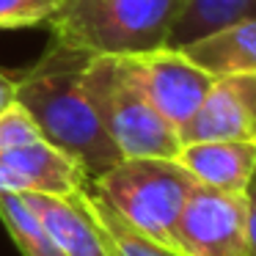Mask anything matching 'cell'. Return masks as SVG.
<instances>
[{
	"label": "cell",
	"instance_id": "cell-1",
	"mask_svg": "<svg viewBox=\"0 0 256 256\" xmlns=\"http://www.w3.org/2000/svg\"><path fill=\"white\" fill-rule=\"evenodd\" d=\"M91 56L50 42L44 56L17 78V102L39 124L42 138L83 166L91 179L124 160L102 127L83 86Z\"/></svg>",
	"mask_w": 256,
	"mask_h": 256
},
{
	"label": "cell",
	"instance_id": "cell-2",
	"mask_svg": "<svg viewBox=\"0 0 256 256\" xmlns=\"http://www.w3.org/2000/svg\"><path fill=\"white\" fill-rule=\"evenodd\" d=\"M184 0H64L50 42L86 56H138L166 47Z\"/></svg>",
	"mask_w": 256,
	"mask_h": 256
},
{
	"label": "cell",
	"instance_id": "cell-3",
	"mask_svg": "<svg viewBox=\"0 0 256 256\" xmlns=\"http://www.w3.org/2000/svg\"><path fill=\"white\" fill-rule=\"evenodd\" d=\"M196 179L174 157H124L91 179V193L127 226L174 248V228Z\"/></svg>",
	"mask_w": 256,
	"mask_h": 256
},
{
	"label": "cell",
	"instance_id": "cell-4",
	"mask_svg": "<svg viewBox=\"0 0 256 256\" xmlns=\"http://www.w3.org/2000/svg\"><path fill=\"white\" fill-rule=\"evenodd\" d=\"M83 86L122 157H176L179 132L154 110L122 58L91 56Z\"/></svg>",
	"mask_w": 256,
	"mask_h": 256
},
{
	"label": "cell",
	"instance_id": "cell-5",
	"mask_svg": "<svg viewBox=\"0 0 256 256\" xmlns=\"http://www.w3.org/2000/svg\"><path fill=\"white\" fill-rule=\"evenodd\" d=\"M174 250L179 256H248L245 193L196 182L174 228Z\"/></svg>",
	"mask_w": 256,
	"mask_h": 256
},
{
	"label": "cell",
	"instance_id": "cell-6",
	"mask_svg": "<svg viewBox=\"0 0 256 256\" xmlns=\"http://www.w3.org/2000/svg\"><path fill=\"white\" fill-rule=\"evenodd\" d=\"M116 58L124 61L127 72L135 78L146 100L176 132L193 118L206 91L215 83L212 74L198 69L182 50H171V47Z\"/></svg>",
	"mask_w": 256,
	"mask_h": 256
},
{
	"label": "cell",
	"instance_id": "cell-7",
	"mask_svg": "<svg viewBox=\"0 0 256 256\" xmlns=\"http://www.w3.org/2000/svg\"><path fill=\"white\" fill-rule=\"evenodd\" d=\"M91 176L74 157L47 140L0 152V193L14 196H66L88 190Z\"/></svg>",
	"mask_w": 256,
	"mask_h": 256
},
{
	"label": "cell",
	"instance_id": "cell-8",
	"mask_svg": "<svg viewBox=\"0 0 256 256\" xmlns=\"http://www.w3.org/2000/svg\"><path fill=\"white\" fill-rule=\"evenodd\" d=\"M179 140H256V74L215 78Z\"/></svg>",
	"mask_w": 256,
	"mask_h": 256
},
{
	"label": "cell",
	"instance_id": "cell-9",
	"mask_svg": "<svg viewBox=\"0 0 256 256\" xmlns=\"http://www.w3.org/2000/svg\"><path fill=\"white\" fill-rule=\"evenodd\" d=\"M28 206L36 212L42 226L61 245L66 256H113L108 237L94 215L88 190L66 196H22Z\"/></svg>",
	"mask_w": 256,
	"mask_h": 256
},
{
	"label": "cell",
	"instance_id": "cell-10",
	"mask_svg": "<svg viewBox=\"0 0 256 256\" xmlns=\"http://www.w3.org/2000/svg\"><path fill=\"white\" fill-rule=\"evenodd\" d=\"M198 184L245 193L256 174V140H196L174 157Z\"/></svg>",
	"mask_w": 256,
	"mask_h": 256
},
{
	"label": "cell",
	"instance_id": "cell-11",
	"mask_svg": "<svg viewBox=\"0 0 256 256\" xmlns=\"http://www.w3.org/2000/svg\"><path fill=\"white\" fill-rule=\"evenodd\" d=\"M182 52L212 78L256 74V17L190 42Z\"/></svg>",
	"mask_w": 256,
	"mask_h": 256
},
{
	"label": "cell",
	"instance_id": "cell-12",
	"mask_svg": "<svg viewBox=\"0 0 256 256\" xmlns=\"http://www.w3.org/2000/svg\"><path fill=\"white\" fill-rule=\"evenodd\" d=\"M256 17V0H184L174 20L166 47L182 50L184 44L210 36L226 25Z\"/></svg>",
	"mask_w": 256,
	"mask_h": 256
},
{
	"label": "cell",
	"instance_id": "cell-13",
	"mask_svg": "<svg viewBox=\"0 0 256 256\" xmlns=\"http://www.w3.org/2000/svg\"><path fill=\"white\" fill-rule=\"evenodd\" d=\"M0 220L22 256H66L22 196L0 193Z\"/></svg>",
	"mask_w": 256,
	"mask_h": 256
},
{
	"label": "cell",
	"instance_id": "cell-14",
	"mask_svg": "<svg viewBox=\"0 0 256 256\" xmlns=\"http://www.w3.org/2000/svg\"><path fill=\"white\" fill-rule=\"evenodd\" d=\"M88 196H91L94 215H96V220H100L102 232H105L113 256H179L174 248H168V245H162V242H154L152 237H146V234L135 232L132 226H127L110 206L102 204V201L91 193V184H88Z\"/></svg>",
	"mask_w": 256,
	"mask_h": 256
},
{
	"label": "cell",
	"instance_id": "cell-15",
	"mask_svg": "<svg viewBox=\"0 0 256 256\" xmlns=\"http://www.w3.org/2000/svg\"><path fill=\"white\" fill-rule=\"evenodd\" d=\"M64 0H0V30L47 25Z\"/></svg>",
	"mask_w": 256,
	"mask_h": 256
},
{
	"label": "cell",
	"instance_id": "cell-16",
	"mask_svg": "<svg viewBox=\"0 0 256 256\" xmlns=\"http://www.w3.org/2000/svg\"><path fill=\"white\" fill-rule=\"evenodd\" d=\"M36 140H44L42 130L20 102L8 105L6 110L0 113V152L28 146V144H36Z\"/></svg>",
	"mask_w": 256,
	"mask_h": 256
},
{
	"label": "cell",
	"instance_id": "cell-17",
	"mask_svg": "<svg viewBox=\"0 0 256 256\" xmlns=\"http://www.w3.org/2000/svg\"><path fill=\"white\" fill-rule=\"evenodd\" d=\"M245 250L256 256V174L245 188Z\"/></svg>",
	"mask_w": 256,
	"mask_h": 256
},
{
	"label": "cell",
	"instance_id": "cell-18",
	"mask_svg": "<svg viewBox=\"0 0 256 256\" xmlns=\"http://www.w3.org/2000/svg\"><path fill=\"white\" fill-rule=\"evenodd\" d=\"M17 102V80L0 72V113Z\"/></svg>",
	"mask_w": 256,
	"mask_h": 256
}]
</instances>
